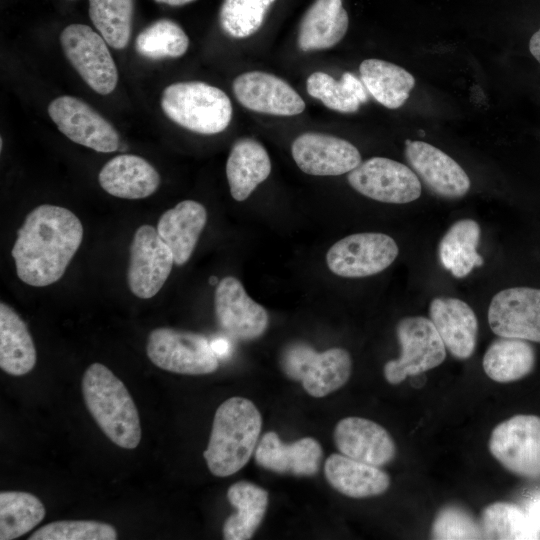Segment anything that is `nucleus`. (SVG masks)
<instances>
[{"label":"nucleus","instance_id":"obj_2","mask_svg":"<svg viewBox=\"0 0 540 540\" xmlns=\"http://www.w3.org/2000/svg\"><path fill=\"white\" fill-rule=\"evenodd\" d=\"M262 417L252 401L231 397L216 410L209 442L203 453L210 472L228 477L250 460L259 442Z\"/></svg>","mask_w":540,"mask_h":540},{"label":"nucleus","instance_id":"obj_37","mask_svg":"<svg viewBox=\"0 0 540 540\" xmlns=\"http://www.w3.org/2000/svg\"><path fill=\"white\" fill-rule=\"evenodd\" d=\"M275 0H224L219 13L222 30L235 39L247 38L262 26Z\"/></svg>","mask_w":540,"mask_h":540},{"label":"nucleus","instance_id":"obj_11","mask_svg":"<svg viewBox=\"0 0 540 540\" xmlns=\"http://www.w3.org/2000/svg\"><path fill=\"white\" fill-rule=\"evenodd\" d=\"M347 179L354 190L383 203L406 204L417 200L422 192L420 179L410 167L386 157L361 162Z\"/></svg>","mask_w":540,"mask_h":540},{"label":"nucleus","instance_id":"obj_24","mask_svg":"<svg viewBox=\"0 0 540 540\" xmlns=\"http://www.w3.org/2000/svg\"><path fill=\"white\" fill-rule=\"evenodd\" d=\"M324 474L335 490L351 498L378 496L390 486L389 475L378 466L343 454H331L326 459Z\"/></svg>","mask_w":540,"mask_h":540},{"label":"nucleus","instance_id":"obj_35","mask_svg":"<svg viewBox=\"0 0 540 540\" xmlns=\"http://www.w3.org/2000/svg\"><path fill=\"white\" fill-rule=\"evenodd\" d=\"M134 0H89V16L109 46L123 49L128 45Z\"/></svg>","mask_w":540,"mask_h":540},{"label":"nucleus","instance_id":"obj_12","mask_svg":"<svg viewBox=\"0 0 540 540\" xmlns=\"http://www.w3.org/2000/svg\"><path fill=\"white\" fill-rule=\"evenodd\" d=\"M173 264L174 256L157 229L148 224L140 226L130 246L127 281L131 292L141 299L152 298L163 287Z\"/></svg>","mask_w":540,"mask_h":540},{"label":"nucleus","instance_id":"obj_8","mask_svg":"<svg viewBox=\"0 0 540 540\" xmlns=\"http://www.w3.org/2000/svg\"><path fill=\"white\" fill-rule=\"evenodd\" d=\"M489 450L511 473L540 478V417L518 414L499 423L491 433Z\"/></svg>","mask_w":540,"mask_h":540},{"label":"nucleus","instance_id":"obj_40","mask_svg":"<svg viewBox=\"0 0 540 540\" xmlns=\"http://www.w3.org/2000/svg\"><path fill=\"white\" fill-rule=\"evenodd\" d=\"M527 515L530 518L534 527L540 533V500L532 502L527 510Z\"/></svg>","mask_w":540,"mask_h":540},{"label":"nucleus","instance_id":"obj_33","mask_svg":"<svg viewBox=\"0 0 540 540\" xmlns=\"http://www.w3.org/2000/svg\"><path fill=\"white\" fill-rule=\"evenodd\" d=\"M45 515V507L37 496L23 491H1L0 539L13 540L23 536Z\"/></svg>","mask_w":540,"mask_h":540},{"label":"nucleus","instance_id":"obj_32","mask_svg":"<svg viewBox=\"0 0 540 540\" xmlns=\"http://www.w3.org/2000/svg\"><path fill=\"white\" fill-rule=\"evenodd\" d=\"M306 88L310 96L341 113H354L368 100L363 82L350 72L343 73L340 80L325 72H314L307 78Z\"/></svg>","mask_w":540,"mask_h":540},{"label":"nucleus","instance_id":"obj_22","mask_svg":"<svg viewBox=\"0 0 540 540\" xmlns=\"http://www.w3.org/2000/svg\"><path fill=\"white\" fill-rule=\"evenodd\" d=\"M100 186L108 194L124 199H143L160 185L158 171L144 158L122 154L110 159L98 175Z\"/></svg>","mask_w":540,"mask_h":540},{"label":"nucleus","instance_id":"obj_27","mask_svg":"<svg viewBox=\"0 0 540 540\" xmlns=\"http://www.w3.org/2000/svg\"><path fill=\"white\" fill-rule=\"evenodd\" d=\"M36 348L26 323L16 311L0 303V368L9 375L23 376L36 364Z\"/></svg>","mask_w":540,"mask_h":540},{"label":"nucleus","instance_id":"obj_31","mask_svg":"<svg viewBox=\"0 0 540 540\" xmlns=\"http://www.w3.org/2000/svg\"><path fill=\"white\" fill-rule=\"evenodd\" d=\"M535 362V350L528 341L500 337L487 348L482 365L490 379L509 383L527 376L534 369Z\"/></svg>","mask_w":540,"mask_h":540},{"label":"nucleus","instance_id":"obj_13","mask_svg":"<svg viewBox=\"0 0 540 540\" xmlns=\"http://www.w3.org/2000/svg\"><path fill=\"white\" fill-rule=\"evenodd\" d=\"M48 114L59 131L77 144L102 153L119 147V135L111 123L79 98L65 95L52 100Z\"/></svg>","mask_w":540,"mask_h":540},{"label":"nucleus","instance_id":"obj_25","mask_svg":"<svg viewBox=\"0 0 540 540\" xmlns=\"http://www.w3.org/2000/svg\"><path fill=\"white\" fill-rule=\"evenodd\" d=\"M348 25L342 0H315L301 20L298 47L305 52L331 48L344 38Z\"/></svg>","mask_w":540,"mask_h":540},{"label":"nucleus","instance_id":"obj_23","mask_svg":"<svg viewBox=\"0 0 540 540\" xmlns=\"http://www.w3.org/2000/svg\"><path fill=\"white\" fill-rule=\"evenodd\" d=\"M206 222L205 207L194 200L181 201L161 215L156 229L170 248L176 265L188 262Z\"/></svg>","mask_w":540,"mask_h":540},{"label":"nucleus","instance_id":"obj_14","mask_svg":"<svg viewBox=\"0 0 540 540\" xmlns=\"http://www.w3.org/2000/svg\"><path fill=\"white\" fill-rule=\"evenodd\" d=\"M488 323L500 337L540 343V289L511 287L499 291L490 302Z\"/></svg>","mask_w":540,"mask_h":540},{"label":"nucleus","instance_id":"obj_5","mask_svg":"<svg viewBox=\"0 0 540 540\" xmlns=\"http://www.w3.org/2000/svg\"><path fill=\"white\" fill-rule=\"evenodd\" d=\"M280 364L287 377L302 383L312 397L322 398L338 390L349 380L352 359L343 348L317 352L305 342L285 346Z\"/></svg>","mask_w":540,"mask_h":540},{"label":"nucleus","instance_id":"obj_34","mask_svg":"<svg viewBox=\"0 0 540 540\" xmlns=\"http://www.w3.org/2000/svg\"><path fill=\"white\" fill-rule=\"evenodd\" d=\"M480 526L484 539H539L540 533L526 512L508 502H495L484 508Z\"/></svg>","mask_w":540,"mask_h":540},{"label":"nucleus","instance_id":"obj_15","mask_svg":"<svg viewBox=\"0 0 540 540\" xmlns=\"http://www.w3.org/2000/svg\"><path fill=\"white\" fill-rule=\"evenodd\" d=\"M214 308L221 329L236 339H257L268 328L267 310L254 301L233 276H226L218 283Z\"/></svg>","mask_w":540,"mask_h":540},{"label":"nucleus","instance_id":"obj_29","mask_svg":"<svg viewBox=\"0 0 540 540\" xmlns=\"http://www.w3.org/2000/svg\"><path fill=\"white\" fill-rule=\"evenodd\" d=\"M359 72L368 93L388 109L401 107L415 86L411 73L385 60L365 59L359 66Z\"/></svg>","mask_w":540,"mask_h":540},{"label":"nucleus","instance_id":"obj_28","mask_svg":"<svg viewBox=\"0 0 540 540\" xmlns=\"http://www.w3.org/2000/svg\"><path fill=\"white\" fill-rule=\"evenodd\" d=\"M227 499L236 508L223 525L226 540L251 539L260 526L269 501L268 492L249 481H238L227 491Z\"/></svg>","mask_w":540,"mask_h":540},{"label":"nucleus","instance_id":"obj_38","mask_svg":"<svg viewBox=\"0 0 540 540\" xmlns=\"http://www.w3.org/2000/svg\"><path fill=\"white\" fill-rule=\"evenodd\" d=\"M114 526L93 520H60L50 522L28 538L29 540H115Z\"/></svg>","mask_w":540,"mask_h":540},{"label":"nucleus","instance_id":"obj_42","mask_svg":"<svg viewBox=\"0 0 540 540\" xmlns=\"http://www.w3.org/2000/svg\"><path fill=\"white\" fill-rule=\"evenodd\" d=\"M529 50L540 64V28L530 38Z\"/></svg>","mask_w":540,"mask_h":540},{"label":"nucleus","instance_id":"obj_10","mask_svg":"<svg viewBox=\"0 0 540 540\" xmlns=\"http://www.w3.org/2000/svg\"><path fill=\"white\" fill-rule=\"evenodd\" d=\"M395 240L384 233L363 232L346 236L334 243L326 254L330 271L345 278L378 274L397 258Z\"/></svg>","mask_w":540,"mask_h":540},{"label":"nucleus","instance_id":"obj_16","mask_svg":"<svg viewBox=\"0 0 540 540\" xmlns=\"http://www.w3.org/2000/svg\"><path fill=\"white\" fill-rule=\"evenodd\" d=\"M291 153L299 169L314 176L349 173L362 162L359 150L352 143L322 133L299 135L292 143Z\"/></svg>","mask_w":540,"mask_h":540},{"label":"nucleus","instance_id":"obj_3","mask_svg":"<svg viewBox=\"0 0 540 540\" xmlns=\"http://www.w3.org/2000/svg\"><path fill=\"white\" fill-rule=\"evenodd\" d=\"M85 405L103 433L117 446L134 449L141 440L137 407L124 383L105 365L91 364L82 377Z\"/></svg>","mask_w":540,"mask_h":540},{"label":"nucleus","instance_id":"obj_20","mask_svg":"<svg viewBox=\"0 0 540 540\" xmlns=\"http://www.w3.org/2000/svg\"><path fill=\"white\" fill-rule=\"evenodd\" d=\"M254 456L256 463L266 470L299 477L313 476L319 471L323 450L314 438L304 437L286 444L270 431L259 440Z\"/></svg>","mask_w":540,"mask_h":540},{"label":"nucleus","instance_id":"obj_39","mask_svg":"<svg viewBox=\"0 0 540 540\" xmlns=\"http://www.w3.org/2000/svg\"><path fill=\"white\" fill-rule=\"evenodd\" d=\"M433 539H484L480 523L458 506H446L434 519Z\"/></svg>","mask_w":540,"mask_h":540},{"label":"nucleus","instance_id":"obj_4","mask_svg":"<svg viewBox=\"0 0 540 540\" xmlns=\"http://www.w3.org/2000/svg\"><path fill=\"white\" fill-rule=\"evenodd\" d=\"M161 108L177 125L204 135L224 131L232 119V104L221 89L200 81L177 82L167 86Z\"/></svg>","mask_w":540,"mask_h":540},{"label":"nucleus","instance_id":"obj_41","mask_svg":"<svg viewBox=\"0 0 540 540\" xmlns=\"http://www.w3.org/2000/svg\"><path fill=\"white\" fill-rule=\"evenodd\" d=\"M212 348L217 357H225L230 350V344L224 338H217L211 342Z\"/></svg>","mask_w":540,"mask_h":540},{"label":"nucleus","instance_id":"obj_21","mask_svg":"<svg viewBox=\"0 0 540 540\" xmlns=\"http://www.w3.org/2000/svg\"><path fill=\"white\" fill-rule=\"evenodd\" d=\"M429 319L452 356L465 360L473 355L478 320L466 302L453 297H436L430 302Z\"/></svg>","mask_w":540,"mask_h":540},{"label":"nucleus","instance_id":"obj_36","mask_svg":"<svg viewBox=\"0 0 540 540\" xmlns=\"http://www.w3.org/2000/svg\"><path fill=\"white\" fill-rule=\"evenodd\" d=\"M188 47L189 39L184 30L169 19L153 22L139 33L135 41L137 53L153 60L181 57Z\"/></svg>","mask_w":540,"mask_h":540},{"label":"nucleus","instance_id":"obj_30","mask_svg":"<svg viewBox=\"0 0 540 540\" xmlns=\"http://www.w3.org/2000/svg\"><path fill=\"white\" fill-rule=\"evenodd\" d=\"M480 234V226L475 220L461 219L453 223L440 240V263L456 278H463L474 267L483 265L484 260L477 252Z\"/></svg>","mask_w":540,"mask_h":540},{"label":"nucleus","instance_id":"obj_7","mask_svg":"<svg viewBox=\"0 0 540 540\" xmlns=\"http://www.w3.org/2000/svg\"><path fill=\"white\" fill-rule=\"evenodd\" d=\"M396 334L401 354L384 365V376L390 384H399L407 376L424 373L445 360L447 349L429 318L405 317L398 322Z\"/></svg>","mask_w":540,"mask_h":540},{"label":"nucleus","instance_id":"obj_6","mask_svg":"<svg viewBox=\"0 0 540 540\" xmlns=\"http://www.w3.org/2000/svg\"><path fill=\"white\" fill-rule=\"evenodd\" d=\"M146 353L155 366L177 374L204 375L219 367L211 342L191 331L156 328L148 335Z\"/></svg>","mask_w":540,"mask_h":540},{"label":"nucleus","instance_id":"obj_17","mask_svg":"<svg viewBox=\"0 0 540 540\" xmlns=\"http://www.w3.org/2000/svg\"><path fill=\"white\" fill-rule=\"evenodd\" d=\"M405 157L418 178L437 196L455 199L469 191L467 173L439 148L423 141L406 140Z\"/></svg>","mask_w":540,"mask_h":540},{"label":"nucleus","instance_id":"obj_43","mask_svg":"<svg viewBox=\"0 0 540 540\" xmlns=\"http://www.w3.org/2000/svg\"><path fill=\"white\" fill-rule=\"evenodd\" d=\"M158 3L167 4L170 6H182L195 0H155Z\"/></svg>","mask_w":540,"mask_h":540},{"label":"nucleus","instance_id":"obj_26","mask_svg":"<svg viewBox=\"0 0 540 540\" xmlns=\"http://www.w3.org/2000/svg\"><path fill=\"white\" fill-rule=\"evenodd\" d=\"M271 172V161L262 144L251 138L237 140L226 162V176L231 196L246 200Z\"/></svg>","mask_w":540,"mask_h":540},{"label":"nucleus","instance_id":"obj_9","mask_svg":"<svg viewBox=\"0 0 540 540\" xmlns=\"http://www.w3.org/2000/svg\"><path fill=\"white\" fill-rule=\"evenodd\" d=\"M65 56L86 84L101 95L110 94L118 72L104 38L83 24H71L60 34Z\"/></svg>","mask_w":540,"mask_h":540},{"label":"nucleus","instance_id":"obj_1","mask_svg":"<svg viewBox=\"0 0 540 540\" xmlns=\"http://www.w3.org/2000/svg\"><path fill=\"white\" fill-rule=\"evenodd\" d=\"M83 239V226L69 209L43 204L29 212L11 254L19 279L34 287L57 282Z\"/></svg>","mask_w":540,"mask_h":540},{"label":"nucleus","instance_id":"obj_18","mask_svg":"<svg viewBox=\"0 0 540 540\" xmlns=\"http://www.w3.org/2000/svg\"><path fill=\"white\" fill-rule=\"evenodd\" d=\"M233 92L245 108L276 116H294L305 110L301 96L283 79L262 71L237 76Z\"/></svg>","mask_w":540,"mask_h":540},{"label":"nucleus","instance_id":"obj_19","mask_svg":"<svg viewBox=\"0 0 540 540\" xmlns=\"http://www.w3.org/2000/svg\"><path fill=\"white\" fill-rule=\"evenodd\" d=\"M334 442L341 454L352 459L383 466L396 454L389 432L378 423L362 417H346L335 426Z\"/></svg>","mask_w":540,"mask_h":540}]
</instances>
